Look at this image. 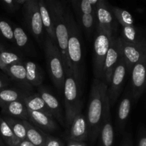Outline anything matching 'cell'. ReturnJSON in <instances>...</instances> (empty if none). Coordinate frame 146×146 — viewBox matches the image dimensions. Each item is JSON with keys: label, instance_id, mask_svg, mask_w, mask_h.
<instances>
[{"label": "cell", "instance_id": "1", "mask_svg": "<svg viewBox=\"0 0 146 146\" xmlns=\"http://www.w3.org/2000/svg\"><path fill=\"white\" fill-rule=\"evenodd\" d=\"M107 89L108 86L102 81L97 78L93 80L86 115L88 125L89 139L92 143L97 140L100 133L107 96Z\"/></svg>", "mask_w": 146, "mask_h": 146}, {"label": "cell", "instance_id": "2", "mask_svg": "<svg viewBox=\"0 0 146 146\" xmlns=\"http://www.w3.org/2000/svg\"><path fill=\"white\" fill-rule=\"evenodd\" d=\"M66 21L68 30V58L72 70V76L80 87L84 77V64L82 56V30L77 24L69 7H66Z\"/></svg>", "mask_w": 146, "mask_h": 146}, {"label": "cell", "instance_id": "3", "mask_svg": "<svg viewBox=\"0 0 146 146\" xmlns=\"http://www.w3.org/2000/svg\"><path fill=\"white\" fill-rule=\"evenodd\" d=\"M55 31L57 46L61 54L66 76H72V70L68 58V30L66 21V7L64 2L56 0H46Z\"/></svg>", "mask_w": 146, "mask_h": 146}, {"label": "cell", "instance_id": "4", "mask_svg": "<svg viewBox=\"0 0 146 146\" xmlns=\"http://www.w3.org/2000/svg\"><path fill=\"white\" fill-rule=\"evenodd\" d=\"M44 48L47 68L54 86L61 92L64 89L65 81V70L64 62L57 46L54 45L46 34L44 40Z\"/></svg>", "mask_w": 146, "mask_h": 146}, {"label": "cell", "instance_id": "5", "mask_svg": "<svg viewBox=\"0 0 146 146\" xmlns=\"http://www.w3.org/2000/svg\"><path fill=\"white\" fill-rule=\"evenodd\" d=\"M80 86L72 76H66L64 85V111L67 127H70L74 117L81 112L82 101L81 99Z\"/></svg>", "mask_w": 146, "mask_h": 146}, {"label": "cell", "instance_id": "6", "mask_svg": "<svg viewBox=\"0 0 146 146\" xmlns=\"http://www.w3.org/2000/svg\"><path fill=\"white\" fill-rule=\"evenodd\" d=\"M111 37L107 33L98 29H96L93 36V74L94 78L100 79L101 81L102 78L104 61L110 46Z\"/></svg>", "mask_w": 146, "mask_h": 146}, {"label": "cell", "instance_id": "7", "mask_svg": "<svg viewBox=\"0 0 146 146\" xmlns=\"http://www.w3.org/2000/svg\"><path fill=\"white\" fill-rule=\"evenodd\" d=\"M25 27L29 32L40 44H44V27L39 9L38 0H28L23 6Z\"/></svg>", "mask_w": 146, "mask_h": 146}, {"label": "cell", "instance_id": "8", "mask_svg": "<svg viewBox=\"0 0 146 146\" xmlns=\"http://www.w3.org/2000/svg\"><path fill=\"white\" fill-rule=\"evenodd\" d=\"M97 28L107 33L110 36L117 35L119 24L113 11V6L105 0H99L95 6Z\"/></svg>", "mask_w": 146, "mask_h": 146}, {"label": "cell", "instance_id": "9", "mask_svg": "<svg viewBox=\"0 0 146 146\" xmlns=\"http://www.w3.org/2000/svg\"><path fill=\"white\" fill-rule=\"evenodd\" d=\"M121 56V44L120 36L118 35L112 36L107 56L104 61L102 78V81L108 86L110 84L115 68L117 66Z\"/></svg>", "mask_w": 146, "mask_h": 146}, {"label": "cell", "instance_id": "10", "mask_svg": "<svg viewBox=\"0 0 146 146\" xmlns=\"http://www.w3.org/2000/svg\"><path fill=\"white\" fill-rule=\"evenodd\" d=\"M127 73L128 71L126 63L123 56H121L117 66L115 68L107 89V96L110 107L113 106L117 101L123 89V84L125 81Z\"/></svg>", "mask_w": 146, "mask_h": 146}, {"label": "cell", "instance_id": "11", "mask_svg": "<svg viewBox=\"0 0 146 146\" xmlns=\"http://www.w3.org/2000/svg\"><path fill=\"white\" fill-rule=\"evenodd\" d=\"M130 74V90L136 102L146 90V57L133 66Z\"/></svg>", "mask_w": 146, "mask_h": 146}, {"label": "cell", "instance_id": "12", "mask_svg": "<svg viewBox=\"0 0 146 146\" xmlns=\"http://www.w3.org/2000/svg\"><path fill=\"white\" fill-rule=\"evenodd\" d=\"M120 44L122 56L125 61L128 73H130L133 66L146 57V41L133 44L125 42L120 38Z\"/></svg>", "mask_w": 146, "mask_h": 146}, {"label": "cell", "instance_id": "13", "mask_svg": "<svg viewBox=\"0 0 146 146\" xmlns=\"http://www.w3.org/2000/svg\"><path fill=\"white\" fill-rule=\"evenodd\" d=\"M110 108L111 107L107 96L104 106V115L98 136V146H113L114 145V129L111 121Z\"/></svg>", "mask_w": 146, "mask_h": 146}, {"label": "cell", "instance_id": "14", "mask_svg": "<svg viewBox=\"0 0 146 146\" xmlns=\"http://www.w3.org/2000/svg\"><path fill=\"white\" fill-rule=\"evenodd\" d=\"M70 128L68 135L69 141L84 142L89 138L87 117L81 112L74 117Z\"/></svg>", "mask_w": 146, "mask_h": 146}, {"label": "cell", "instance_id": "15", "mask_svg": "<svg viewBox=\"0 0 146 146\" xmlns=\"http://www.w3.org/2000/svg\"><path fill=\"white\" fill-rule=\"evenodd\" d=\"M32 94L31 87L21 86L19 88H7L0 90V108L17 101H22Z\"/></svg>", "mask_w": 146, "mask_h": 146}, {"label": "cell", "instance_id": "16", "mask_svg": "<svg viewBox=\"0 0 146 146\" xmlns=\"http://www.w3.org/2000/svg\"><path fill=\"white\" fill-rule=\"evenodd\" d=\"M133 102H134V100H133L130 90L129 89L126 91L125 94L122 98L118 110H117L116 125H117V129L120 132H123V130L125 129L127 119L130 115V113L131 111Z\"/></svg>", "mask_w": 146, "mask_h": 146}, {"label": "cell", "instance_id": "17", "mask_svg": "<svg viewBox=\"0 0 146 146\" xmlns=\"http://www.w3.org/2000/svg\"><path fill=\"white\" fill-rule=\"evenodd\" d=\"M28 121L45 132H54L58 129L57 123L52 115L38 111L28 110Z\"/></svg>", "mask_w": 146, "mask_h": 146}, {"label": "cell", "instance_id": "18", "mask_svg": "<svg viewBox=\"0 0 146 146\" xmlns=\"http://www.w3.org/2000/svg\"><path fill=\"white\" fill-rule=\"evenodd\" d=\"M37 91L50 109L53 118L57 120L60 123H64L62 110L61 106H60L58 99L49 90H47L42 86H39Z\"/></svg>", "mask_w": 146, "mask_h": 146}, {"label": "cell", "instance_id": "19", "mask_svg": "<svg viewBox=\"0 0 146 146\" xmlns=\"http://www.w3.org/2000/svg\"><path fill=\"white\" fill-rule=\"evenodd\" d=\"M1 108L3 115L28 121V110L23 100L10 103L1 107Z\"/></svg>", "mask_w": 146, "mask_h": 146}, {"label": "cell", "instance_id": "20", "mask_svg": "<svg viewBox=\"0 0 146 146\" xmlns=\"http://www.w3.org/2000/svg\"><path fill=\"white\" fill-rule=\"evenodd\" d=\"M39 9H40V15H41L44 29L45 30L47 35L50 37L53 44L57 46V39H56L54 27L53 25L50 11H49L45 1H43V0L39 1Z\"/></svg>", "mask_w": 146, "mask_h": 146}, {"label": "cell", "instance_id": "21", "mask_svg": "<svg viewBox=\"0 0 146 146\" xmlns=\"http://www.w3.org/2000/svg\"><path fill=\"white\" fill-rule=\"evenodd\" d=\"M122 28V34L120 37L125 42L137 44L146 41V34L142 29L135 25Z\"/></svg>", "mask_w": 146, "mask_h": 146}, {"label": "cell", "instance_id": "22", "mask_svg": "<svg viewBox=\"0 0 146 146\" xmlns=\"http://www.w3.org/2000/svg\"><path fill=\"white\" fill-rule=\"evenodd\" d=\"M27 72V81L31 86H40L44 80V71L35 62L27 61L24 62Z\"/></svg>", "mask_w": 146, "mask_h": 146}, {"label": "cell", "instance_id": "23", "mask_svg": "<svg viewBox=\"0 0 146 146\" xmlns=\"http://www.w3.org/2000/svg\"><path fill=\"white\" fill-rule=\"evenodd\" d=\"M78 19L77 24L81 29H82L86 38L88 40L92 36H94V32L97 28L95 13L94 14H76Z\"/></svg>", "mask_w": 146, "mask_h": 146}, {"label": "cell", "instance_id": "24", "mask_svg": "<svg viewBox=\"0 0 146 146\" xmlns=\"http://www.w3.org/2000/svg\"><path fill=\"white\" fill-rule=\"evenodd\" d=\"M27 130V140L34 146H45L47 133L42 131L28 121H23Z\"/></svg>", "mask_w": 146, "mask_h": 146}, {"label": "cell", "instance_id": "25", "mask_svg": "<svg viewBox=\"0 0 146 146\" xmlns=\"http://www.w3.org/2000/svg\"><path fill=\"white\" fill-rule=\"evenodd\" d=\"M23 101L27 110L29 111H38V112L44 113L52 115L50 109L38 93L31 94L29 96L26 97Z\"/></svg>", "mask_w": 146, "mask_h": 146}, {"label": "cell", "instance_id": "26", "mask_svg": "<svg viewBox=\"0 0 146 146\" xmlns=\"http://www.w3.org/2000/svg\"><path fill=\"white\" fill-rule=\"evenodd\" d=\"M7 76L21 86L31 87L27 81V72L24 64H14L9 66Z\"/></svg>", "mask_w": 146, "mask_h": 146}, {"label": "cell", "instance_id": "27", "mask_svg": "<svg viewBox=\"0 0 146 146\" xmlns=\"http://www.w3.org/2000/svg\"><path fill=\"white\" fill-rule=\"evenodd\" d=\"M13 31H14V43L21 50L24 51L26 53L31 52V46L29 36L25 32L21 27L18 26H13Z\"/></svg>", "mask_w": 146, "mask_h": 146}, {"label": "cell", "instance_id": "28", "mask_svg": "<svg viewBox=\"0 0 146 146\" xmlns=\"http://www.w3.org/2000/svg\"><path fill=\"white\" fill-rule=\"evenodd\" d=\"M2 117L6 123L8 124L14 135H16V137L20 141L27 140V130H26V127L24 123H23V120L6 116V115H3Z\"/></svg>", "mask_w": 146, "mask_h": 146}, {"label": "cell", "instance_id": "29", "mask_svg": "<svg viewBox=\"0 0 146 146\" xmlns=\"http://www.w3.org/2000/svg\"><path fill=\"white\" fill-rule=\"evenodd\" d=\"M0 56L3 64L7 68L14 64H24L25 62L24 61V58L21 54L6 49L1 44H0Z\"/></svg>", "mask_w": 146, "mask_h": 146}, {"label": "cell", "instance_id": "30", "mask_svg": "<svg viewBox=\"0 0 146 146\" xmlns=\"http://www.w3.org/2000/svg\"><path fill=\"white\" fill-rule=\"evenodd\" d=\"M0 136L7 146H16L20 142L2 116H0Z\"/></svg>", "mask_w": 146, "mask_h": 146}, {"label": "cell", "instance_id": "31", "mask_svg": "<svg viewBox=\"0 0 146 146\" xmlns=\"http://www.w3.org/2000/svg\"><path fill=\"white\" fill-rule=\"evenodd\" d=\"M113 11L117 22L120 25L122 26V27L134 25V19H133V16L129 11L119 8V7H113Z\"/></svg>", "mask_w": 146, "mask_h": 146}, {"label": "cell", "instance_id": "32", "mask_svg": "<svg viewBox=\"0 0 146 146\" xmlns=\"http://www.w3.org/2000/svg\"><path fill=\"white\" fill-rule=\"evenodd\" d=\"M28 0H2L0 1L3 8L9 13H14L24 5Z\"/></svg>", "mask_w": 146, "mask_h": 146}, {"label": "cell", "instance_id": "33", "mask_svg": "<svg viewBox=\"0 0 146 146\" xmlns=\"http://www.w3.org/2000/svg\"><path fill=\"white\" fill-rule=\"evenodd\" d=\"M0 34L10 42L14 43L13 27L8 21L1 18H0Z\"/></svg>", "mask_w": 146, "mask_h": 146}, {"label": "cell", "instance_id": "34", "mask_svg": "<svg viewBox=\"0 0 146 146\" xmlns=\"http://www.w3.org/2000/svg\"><path fill=\"white\" fill-rule=\"evenodd\" d=\"M137 146H146V128L140 126L137 133Z\"/></svg>", "mask_w": 146, "mask_h": 146}, {"label": "cell", "instance_id": "35", "mask_svg": "<svg viewBox=\"0 0 146 146\" xmlns=\"http://www.w3.org/2000/svg\"><path fill=\"white\" fill-rule=\"evenodd\" d=\"M45 146H64V143L59 138L47 134Z\"/></svg>", "mask_w": 146, "mask_h": 146}, {"label": "cell", "instance_id": "36", "mask_svg": "<svg viewBox=\"0 0 146 146\" xmlns=\"http://www.w3.org/2000/svg\"><path fill=\"white\" fill-rule=\"evenodd\" d=\"M120 146H133V141L130 133H126L124 135Z\"/></svg>", "mask_w": 146, "mask_h": 146}, {"label": "cell", "instance_id": "37", "mask_svg": "<svg viewBox=\"0 0 146 146\" xmlns=\"http://www.w3.org/2000/svg\"><path fill=\"white\" fill-rule=\"evenodd\" d=\"M9 84V80L8 78L0 76V90L7 88Z\"/></svg>", "mask_w": 146, "mask_h": 146}, {"label": "cell", "instance_id": "38", "mask_svg": "<svg viewBox=\"0 0 146 146\" xmlns=\"http://www.w3.org/2000/svg\"><path fill=\"white\" fill-rule=\"evenodd\" d=\"M67 146H87L84 142H77V141H69Z\"/></svg>", "mask_w": 146, "mask_h": 146}, {"label": "cell", "instance_id": "39", "mask_svg": "<svg viewBox=\"0 0 146 146\" xmlns=\"http://www.w3.org/2000/svg\"><path fill=\"white\" fill-rule=\"evenodd\" d=\"M16 146H34L31 143H30L28 140L21 141Z\"/></svg>", "mask_w": 146, "mask_h": 146}, {"label": "cell", "instance_id": "40", "mask_svg": "<svg viewBox=\"0 0 146 146\" xmlns=\"http://www.w3.org/2000/svg\"><path fill=\"white\" fill-rule=\"evenodd\" d=\"M0 69H1V71H2L3 72L6 74V75H7V74H8V68H7V67L4 64H3L2 61H1V56H0Z\"/></svg>", "mask_w": 146, "mask_h": 146}, {"label": "cell", "instance_id": "41", "mask_svg": "<svg viewBox=\"0 0 146 146\" xmlns=\"http://www.w3.org/2000/svg\"><path fill=\"white\" fill-rule=\"evenodd\" d=\"M0 146H6L5 144H4V141H3L2 139H1V136H0Z\"/></svg>", "mask_w": 146, "mask_h": 146}]
</instances>
